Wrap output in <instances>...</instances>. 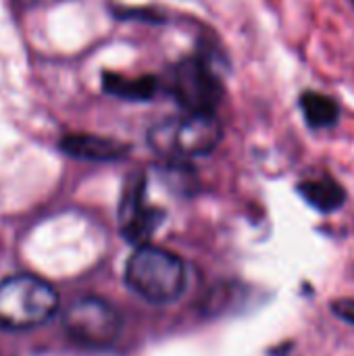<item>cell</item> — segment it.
<instances>
[{
    "instance_id": "8992f818",
    "label": "cell",
    "mask_w": 354,
    "mask_h": 356,
    "mask_svg": "<svg viewBox=\"0 0 354 356\" xmlns=\"http://www.w3.org/2000/svg\"><path fill=\"white\" fill-rule=\"evenodd\" d=\"M163 219V211L146 204V179L142 173H138L127 184L119 204V225L123 238L131 244L142 246L152 238Z\"/></svg>"
},
{
    "instance_id": "7c38bea8",
    "label": "cell",
    "mask_w": 354,
    "mask_h": 356,
    "mask_svg": "<svg viewBox=\"0 0 354 356\" xmlns=\"http://www.w3.org/2000/svg\"><path fill=\"white\" fill-rule=\"evenodd\" d=\"M351 2H353V6H354V0H351Z\"/></svg>"
},
{
    "instance_id": "6da1fadb",
    "label": "cell",
    "mask_w": 354,
    "mask_h": 356,
    "mask_svg": "<svg viewBox=\"0 0 354 356\" xmlns=\"http://www.w3.org/2000/svg\"><path fill=\"white\" fill-rule=\"evenodd\" d=\"M127 286L152 305L175 302L188 284L184 261L159 246L142 244L125 265Z\"/></svg>"
},
{
    "instance_id": "ba28073f",
    "label": "cell",
    "mask_w": 354,
    "mask_h": 356,
    "mask_svg": "<svg viewBox=\"0 0 354 356\" xmlns=\"http://www.w3.org/2000/svg\"><path fill=\"white\" fill-rule=\"evenodd\" d=\"M298 194L319 213H334L346 202V190L330 177L303 181L298 186Z\"/></svg>"
},
{
    "instance_id": "30bf717a",
    "label": "cell",
    "mask_w": 354,
    "mask_h": 356,
    "mask_svg": "<svg viewBox=\"0 0 354 356\" xmlns=\"http://www.w3.org/2000/svg\"><path fill=\"white\" fill-rule=\"evenodd\" d=\"M300 108L305 113L307 123L313 129L334 127L338 123V117H340L338 102L325 94H319V92H305L300 96Z\"/></svg>"
},
{
    "instance_id": "3957f363",
    "label": "cell",
    "mask_w": 354,
    "mask_h": 356,
    "mask_svg": "<svg viewBox=\"0 0 354 356\" xmlns=\"http://www.w3.org/2000/svg\"><path fill=\"white\" fill-rule=\"evenodd\" d=\"M223 138L217 113H188L177 121H163L148 134L150 146L167 159L211 154Z\"/></svg>"
},
{
    "instance_id": "5b68a950",
    "label": "cell",
    "mask_w": 354,
    "mask_h": 356,
    "mask_svg": "<svg viewBox=\"0 0 354 356\" xmlns=\"http://www.w3.org/2000/svg\"><path fill=\"white\" fill-rule=\"evenodd\" d=\"M171 92L188 113H215L223 98V83L202 56H188L173 69Z\"/></svg>"
},
{
    "instance_id": "8fae6325",
    "label": "cell",
    "mask_w": 354,
    "mask_h": 356,
    "mask_svg": "<svg viewBox=\"0 0 354 356\" xmlns=\"http://www.w3.org/2000/svg\"><path fill=\"white\" fill-rule=\"evenodd\" d=\"M332 313L340 321H344V323H348V325L354 327V298H338V300H334L332 302Z\"/></svg>"
},
{
    "instance_id": "277c9868",
    "label": "cell",
    "mask_w": 354,
    "mask_h": 356,
    "mask_svg": "<svg viewBox=\"0 0 354 356\" xmlns=\"http://www.w3.org/2000/svg\"><path fill=\"white\" fill-rule=\"evenodd\" d=\"M63 327L67 336L94 350H102L115 344L121 334L119 313L102 298L86 296L69 305L63 313Z\"/></svg>"
},
{
    "instance_id": "7a4b0ae2",
    "label": "cell",
    "mask_w": 354,
    "mask_h": 356,
    "mask_svg": "<svg viewBox=\"0 0 354 356\" xmlns=\"http://www.w3.org/2000/svg\"><path fill=\"white\" fill-rule=\"evenodd\" d=\"M58 311L56 290L35 275L0 282V327L23 332L44 325Z\"/></svg>"
},
{
    "instance_id": "9c48e42d",
    "label": "cell",
    "mask_w": 354,
    "mask_h": 356,
    "mask_svg": "<svg viewBox=\"0 0 354 356\" xmlns=\"http://www.w3.org/2000/svg\"><path fill=\"white\" fill-rule=\"evenodd\" d=\"M102 88L125 100H150L159 90V79L154 75H140V77H125L119 73H104Z\"/></svg>"
},
{
    "instance_id": "52a82bcc",
    "label": "cell",
    "mask_w": 354,
    "mask_h": 356,
    "mask_svg": "<svg viewBox=\"0 0 354 356\" xmlns=\"http://www.w3.org/2000/svg\"><path fill=\"white\" fill-rule=\"evenodd\" d=\"M61 150L81 161L108 163V161L123 159L129 152V146L113 138H102L92 134H69L61 140Z\"/></svg>"
}]
</instances>
